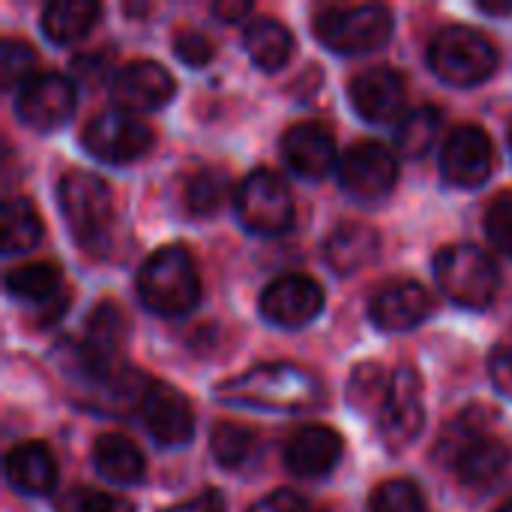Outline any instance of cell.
Here are the masks:
<instances>
[{
  "instance_id": "cell-1",
  "label": "cell",
  "mask_w": 512,
  "mask_h": 512,
  "mask_svg": "<svg viewBox=\"0 0 512 512\" xmlns=\"http://www.w3.org/2000/svg\"><path fill=\"white\" fill-rule=\"evenodd\" d=\"M222 402L264 408V411H309L324 402L321 384L300 366L270 363L228 381L216 393Z\"/></svg>"
},
{
  "instance_id": "cell-2",
  "label": "cell",
  "mask_w": 512,
  "mask_h": 512,
  "mask_svg": "<svg viewBox=\"0 0 512 512\" xmlns=\"http://www.w3.org/2000/svg\"><path fill=\"white\" fill-rule=\"evenodd\" d=\"M138 297L156 315H186L201 297V279L183 246L156 249L138 270Z\"/></svg>"
},
{
  "instance_id": "cell-3",
  "label": "cell",
  "mask_w": 512,
  "mask_h": 512,
  "mask_svg": "<svg viewBox=\"0 0 512 512\" xmlns=\"http://www.w3.org/2000/svg\"><path fill=\"white\" fill-rule=\"evenodd\" d=\"M57 201L78 246L99 252L108 243L114 225V201L108 183L90 171H69L57 183Z\"/></svg>"
},
{
  "instance_id": "cell-4",
  "label": "cell",
  "mask_w": 512,
  "mask_h": 512,
  "mask_svg": "<svg viewBox=\"0 0 512 512\" xmlns=\"http://www.w3.org/2000/svg\"><path fill=\"white\" fill-rule=\"evenodd\" d=\"M435 279L441 291L465 309H486L501 285L495 261L471 243L444 246L435 255Z\"/></svg>"
},
{
  "instance_id": "cell-5",
  "label": "cell",
  "mask_w": 512,
  "mask_h": 512,
  "mask_svg": "<svg viewBox=\"0 0 512 512\" xmlns=\"http://www.w3.org/2000/svg\"><path fill=\"white\" fill-rule=\"evenodd\" d=\"M318 39L339 54H369L393 33V12L381 3L324 6L315 15Z\"/></svg>"
},
{
  "instance_id": "cell-6",
  "label": "cell",
  "mask_w": 512,
  "mask_h": 512,
  "mask_svg": "<svg viewBox=\"0 0 512 512\" xmlns=\"http://www.w3.org/2000/svg\"><path fill=\"white\" fill-rule=\"evenodd\" d=\"M429 66L453 87H474L498 69L495 45L471 27H444L429 45Z\"/></svg>"
},
{
  "instance_id": "cell-7",
  "label": "cell",
  "mask_w": 512,
  "mask_h": 512,
  "mask_svg": "<svg viewBox=\"0 0 512 512\" xmlns=\"http://www.w3.org/2000/svg\"><path fill=\"white\" fill-rule=\"evenodd\" d=\"M234 201L243 225L255 234L276 237L294 225V195L288 183L270 168L246 174L234 192Z\"/></svg>"
},
{
  "instance_id": "cell-8",
  "label": "cell",
  "mask_w": 512,
  "mask_h": 512,
  "mask_svg": "<svg viewBox=\"0 0 512 512\" xmlns=\"http://www.w3.org/2000/svg\"><path fill=\"white\" fill-rule=\"evenodd\" d=\"M84 150L108 165H129L141 159L153 144V129L132 111L108 108L87 120L81 132Z\"/></svg>"
},
{
  "instance_id": "cell-9",
  "label": "cell",
  "mask_w": 512,
  "mask_h": 512,
  "mask_svg": "<svg viewBox=\"0 0 512 512\" xmlns=\"http://www.w3.org/2000/svg\"><path fill=\"white\" fill-rule=\"evenodd\" d=\"M423 381L417 375V369L411 366H396L393 369V381H390V393L375 417V426L381 432V441L387 450L399 453L405 450L420 432H423Z\"/></svg>"
},
{
  "instance_id": "cell-10",
  "label": "cell",
  "mask_w": 512,
  "mask_h": 512,
  "mask_svg": "<svg viewBox=\"0 0 512 512\" xmlns=\"http://www.w3.org/2000/svg\"><path fill=\"white\" fill-rule=\"evenodd\" d=\"M399 162L384 141H360L339 162V183L351 198L372 201L396 186Z\"/></svg>"
},
{
  "instance_id": "cell-11",
  "label": "cell",
  "mask_w": 512,
  "mask_h": 512,
  "mask_svg": "<svg viewBox=\"0 0 512 512\" xmlns=\"http://www.w3.org/2000/svg\"><path fill=\"white\" fill-rule=\"evenodd\" d=\"M75 111V87L60 72H39L15 93V114L24 126L48 132L63 126Z\"/></svg>"
},
{
  "instance_id": "cell-12",
  "label": "cell",
  "mask_w": 512,
  "mask_h": 512,
  "mask_svg": "<svg viewBox=\"0 0 512 512\" xmlns=\"http://www.w3.org/2000/svg\"><path fill=\"white\" fill-rule=\"evenodd\" d=\"M495 165L492 138L480 126H456L441 147V174L453 186L474 189L489 180Z\"/></svg>"
},
{
  "instance_id": "cell-13",
  "label": "cell",
  "mask_w": 512,
  "mask_h": 512,
  "mask_svg": "<svg viewBox=\"0 0 512 512\" xmlns=\"http://www.w3.org/2000/svg\"><path fill=\"white\" fill-rule=\"evenodd\" d=\"M174 78L156 60H132L111 78V96L123 111H156L174 99Z\"/></svg>"
},
{
  "instance_id": "cell-14",
  "label": "cell",
  "mask_w": 512,
  "mask_h": 512,
  "mask_svg": "<svg viewBox=\"0 0 512 512\" xmlns=\"http://www.w3.org/2000/svg\"><path fill=\"white\" fill-rule=\"evenodd\" d=\"M324 309V291L315 279L291 273L270 282L261 294V315L285 330L306 327Z\"/></svg>"
},
{
  "instance_id": "cell-15",
  "label": "cell",
  "mask_w": 512,
  "mask_h": 512,
  "mask_svg": "<svg viewBox=\"0 0 512 512\" xmlns=\"http://www.w3.org/2000/svg\"><path fill=\"white\" fill-rule=\"evenodd\" d=\"M354 111L369 123H393L405 117V81L390 66L360 72L348 87Z\"/></svg>"
},
{
  "instance_id": "cell-16",
  "label": "cell",
  "mask_w": 512,
  "mask_h": 512,
  "mask_svg": "<svg viewBox=\"0 0 512 512\" xmlns=\"http://www.w3.org/2000/svg\"><path fill=\"white\" fill-rule=\"evenodd\" d=\"M432 312L429 291L414 279H393L381 285L369 303V315L378 330L387 333H405L417 324H423Z\"/></svg>"
},
{
  "instance_id": "cell-17",
  "label": "cell",
  "mask_w": 512,
  "mask_h": 512,
  "mask_svg": "<svg viewBox=\"0 0 512 512\" xmlns=\"http://www.w3.org/2000/svg\"><path fill=\"white\" fill-rule=\"evenodd\" d=\"M141 420L147 426V432L168 447H180L186 441H192L195 432V414L189 399L171 387V384H150L147 399L141 405Z\"/></svg>"
},
{
  "instance_id": "cell-18",
  "label": "cell",
  "mask_w": 512,
  "mask_h": 512,
  "mask_svg": "<svg viewBox=\"0 0 512 512\" xmlns=\"http://www.w3.org/2000/svg\"><path fill=\"white\" fill-rule=\"evenodd\" d=\"M282 156L300 177H324L336 168V138L327 126L303 120L282 135Z\"/></svg>"
},
{
  "instance_id": "cell-19",
  "label": "cell",
  "mask_w": 512,
  "mask_h": 512,
  "mask_svg": "<svg viewBox=\"0 0 512 512\" xmlns=\"http://www.w3.org/2000/svg\"><path fill=\"white\" fill-rule=\"evenodd\" d=\"M342 459V438L330 426H303L285 444V465L303 480L327 477Z\"/></svg>"
},
{
  "instance_id": "cell-20",
  "label": "cell",
  "mask_w": 512,
  "mask_h": 512,
  "mask_svg": "<svg viewBox=\"0 0 512 512\" xmlns=\"http://www.w3.org/2000/svg\"><path fill=\"white\" fill-rule=\"evenodd\" d=\"M381 252V234L372 225L363 222H345L339 225L327 243H324V261L333 273H357L369 267Z\"/></svg>"
},
{
  "instance_id": "cell-21",
  "label": "cell",
  "mask_w": 512,
  "mask_h": 512,
  "mask_svg": "<svg viewBox=\"0 0 512 512\" xmlns=\"http://www.w3.org/2000/svg\"><path fill=\"white\" fill-rule=\"evenodd\" d=\"M6 477L24 495H48L57 486V462L39 441H24L6 456Z\"/></svg>"
},
{
  "instance_id": "cell-22",
  "label": "cell",
  "mask_w": 512,
  "mask_h": 512,
  "mask_svg": "<svg viewBox=\"0 0 512 512\" xmlns=\"http://www.w3.org/2000/svg\"><path fill=\"white\" fill-rule=\"evenodd\" d=\"M510 465V447L504 441H498L495 435L477 438L471 441L453 462V474L459 477V483L471 486V489H486L492 486Z\"/></svg>"
},
{
  "instance_id": "cell-23",
  "label": "cell",
  "mask_w": 512,
  "mask_h": 512,
  "mask_svg": "<svg viewBox=\"0 0 512 512\" xmlns=\"http://www.w3.org/2000/svg\"><path fill=\"white\" fill-rule=\"evenodd\" d=\"M93 468L108 483L132 486L144 477L147 462H144V453L138 450L135 441H129L126 435L108 432V435H99L93 444Z\"/></svg>"
},
{
  "instance_id": "cell-24",
  "label": "cell",
  "mask_w": 512,
  "mask_h": 512,
  "mask_svg": "<svg viewBox=\"0 0 512 512\" xmlns=\"http://www.w3.org/2000/svg\"><path fill=\"white\" fill-rule=\"evenodd\" d=\"M102 6L93 0H54L42 12V33L54 45H72L93 30Z\"/></svg>"
},
{
  "instance_id": "cell-25",
  "label": "cell",
  "mask_w": 512,
  "mask_h": 512,
  "mask_svg": "<svg viewBox=\"0 0 512 512\" xmlns=\"http://www.w3.org/2000/svg\"><path fill=\"white\" fill-rule=\"evenodd\" d=\"M243 42H246L252 63L264 72H279L291 60V48H294V36L276 18L249 21L243 30Z\"/></svg>"
},
{
  "instance_id": "cell-26",
  "label": "cell",
  "mask_w": 512,
  "mask_h": 512,
  "mask_svg": "<svg viewBox=\"0 0 512 512\" xmlns=\"http://www.w3.org/2000/svg\"><path fill=\"white\" fill-rule=\"evenodd\" d=\"M6 288L18 300H30V303H42L45 306V303H51L54 297L63 294V273L51 261L21 264V267L9 270Z\"/></svg>"
},
{
  "instance_id": "cell-27",
  "label": "cell",
  "mask_w": 512,
  "mask_h": 512,
  "mask_svg": "<svg viewBox=\"0 0 512 512\" xmlns=\"http://www.w3.org/2000/svg\"><path fill=\"white\" fill-rule=\"evenodd\" d=\"M228 192H231V180H228L225 171H219V168H201V171H195V174H189L183 180L180 201H183V210L189 216L204 219V216L216 213L225 204Z\"/></svg>"
},
{
  "instance_id": "cell-28",
  "label": "cell",
  "mask_w": 512,
  "mask_h": 512,
  "mask_svg": "<svg viewBox=\"0 0 512 512\" xmlns=\"http://www.w3.org/2000/svg\"><path fill=\"white\" fill-rule=\"evenodd\" d=\"M495 420H498V414L489 411L486 405H471L468 411H462V414L444 429V435H441V441H438V459L450 468V462H453L471 441L492 435Z\"/></svg>"
},
{
  "instance_id": "cell-29",
  "label": "cell",
  "mask_w": 512,
  "mask_h": 512,
  "mask_svg": "<svg viewBox=\"0 0 512 512\" xmlns=\"http://www.w3.org/2000/svg\"><path fill=\"white\" fill-rule=\"evenodd\" d=\"M42 237V219L27 198H6L3 204V255H24Z\"/></svg>"
},
{
  "instance_id": "cell-30",
  "label": "cell",
  "mask_w": 512,
  "mask_h": 512,
  "mask_svg": "<svg viewBox=\"0 0 512 512\" xmlns=\"http://www.w3.org/2000/svg\"><path fill=\"white\" fill-rule=\"evenodd\" d=\"M444 126V114L432 105H420L414 111H408L399 126H396V144L405 156H426L432 150V144L438 141Z\"/></svg>"
},
{
  "instance_id": "cell-31",
  "label": "cell",
  "mask_w": 512,
  "mask_h": 512,
  "mask_svg": "<svg viewBox=\"0 0 512 512\" xmlns=\"http://www.w3.org/2000/svg\"><path fill=\"white\" fill-rule=\"evenodd\" d=\"M390 381H393V372H387L381 363H363L360 369H354L351 375V384H348V402L366 414V417H378L387 393H390Z\"/></svg>"
},
{
  "instance_id": "cell-32",
  "label": "cell",
  "mask_w": 512,
  "mask_h": 512,
  "mask_svg": "<svg viewBox=\"0 0 512 512\" xmlns=\"http://www.w3.org/2000/svg\"><path fill=\"white\" fill-rule=\"evenodd\" d=\"M255 432L246 429V426H237V423H219L210 435V450H213V459L228 468V471H237L243 468L252 453H255Z\"/></svg>"
},
{
  "instance_id": "cell-33",
  "label": "cell",
  "mask_w": 512,
  "mask_h": 512,
  "mask_svg": "<svg viewBox=\"0 0 512 512\" xmlns=\"http://www.w3.org/2000/svg\"><path fill=\"white\" fill-rule=\"evenodd\" d=\"M36 51L21 39H3L0 42V78L3 87H24L30 78H36Z\"/></svg>"
},
{
  "instance_id": "cell-34",
  "label": "cell",
  "mask_w": 512,
  "mask_h": 512,
  "mask_svg": "<svg viewBox=\"0 0 512 512\" xmlns=\"http://www.w3.org/2000/svg\"><path fill=\"white\" fill-rule=\"evenodd\" d=\"M372 512H426V498L411 480H390L375 489Z\"/></svg>"
},
{
  "instance_id": "cell-35",
  "label": "cell",
  "mask_w": 512,
  "mask_h": 512,
  "mask_svg": "<svg viewBox=\"0 0 512 512\" xmlns=\"http://www.w3.org/2000/svg\"><path fill=\"white\" fill-rule=\"evenodd\" d=\"M57 512H135V507L117 495L96 489H72L57 501Z\"/></svg>"
},
{
  "instance_id": "cell-36",
  "label": "cell",
  "mask_w": 512,
  "mask_h": 512,
  "mask_svg": "<svg viewBox=\"0 0 512 512\" xmlns=\"http://www.w3.org/2000/svg\"><path fill=\"white\" fill-rule=\"evenodd\" d=\"M486 234L492 246L512 258V192H501L486 210Z\"/></svg>"
},
{
  "instance_id": "cell-37",
  "label": "cell",
  "mask_w": 512,
  "mask_h": 512,
  "mask_svg": "<svg viewBox=\"0 0 512 512\" xmlns=\"http://www.w3.org/2000/svg\"><path fill=\"white\" fill-rule=\"evenodd\" d=\"M213 42L201 30H177L174 33V54L186 66H207L213 60Z\"/></svg>"
},
{
  "instance_id": "cell-38",
  "label": "cell",
  "mask_w": 512,
  "mask_h": 512,
  "mask_svg": "<svg viewBox=\"0 0 512 512\" xmlns=\"http://www.w3.org/2000/svg\"><path fill=\"white\" fill-rule=\"evenodd\" d=\"M489 378L501 396L512 399V348H498L489 360Z\"/></svg>"
},
{
  "instance_id": "cell-39",
  "label": "cell",
  "mask_w": 512,
  "mask_h": 512,
  "mask_svg": "<svg viewBox=\"0 0 512 512\" xmlns=\"http://www.w3.org/2000/svg\"><path fill=\"white\" fill-rule=\"evenodd\" d=\"M108 60H111L108 51H102V54H81V57L72 60V72H75V78H81L84 84H99L102 75L108 72Z\"/></svg>"
},
{
  "instance_id": "cell-40",
  "label": "cell",
  "mask_w": 512,
  "mask_h": 512,
  "mask_svg": "<svg viewBox=\"0 0 512 512\" xmlns=\"http://www.w3.org/2000/svg\"><path fill=\"white\" fill-rule=\"evenodd\" d=\"M249 512H306V504L300 495L288 492V489H279V492H270L267 498L255 501Z\"/></svg>"
},
{
  "instance_id": "cell-41",
  "label": "cell",
  "mask_w": 512,
  "mask_h": 512,
  "mask_svg": "<svg viewBox=\"0 0 512 512\" xmlns=\"http://www.w3.org/2000/svg\"><path fill=\"white\" fill-rule=\"evenodd\" d=\"M210 12L222 21V24H237L240 18H246L252 12V3L249 0H216L210 6Z\"/></svg>"
},
{
  "instance_id": "cell-42",
  "label": "cell",
  "mask_w": 512,
  "mask_h": 512,
  "mask_svg": "<svg viewBox=\"0 0 512 512\" xmlns=\"http://www.w3.org/2000/svg\"><path fill=\"white\" fill-rule=\"evenodd\" d=\"M168 512H225V501H222L219 492H204V495H198V498H192L186 504H177L174 510Z\"/></svg>"
},
{
  "instance_id": "cell-43",
  "label": "cell",
  "mask_w": 512,
  "mask_h": 512,
  "mask_svg": "<svg viewBox=\"0 0 512 512\" xmlns=\"http://www.w3.org/2000/svg\"><path fill=\"white\" fill-rule=\"evenodd\" d=\"M486 15H510L512 0H480L477 3Z\"/></svg>"
},
{
  "instance_id": "cell-44",
  "label": "cell",
  "mask_w": 512,
  "mask_h": 512,
  "mask_svg": "<svg viewBox=\"0 0 512 512\" xmlns=\"http://www.w3.org/2000/svg\"><path fill=\"white\" fill-rule=\"evenodd\" d=\"M498 512H512V501H510V504H504V507H501Z\"/></svg>"
},
{
  "instance_id": "cell-45",
  "label": "cell",
  "mask_w": 512,
  "mask_h": 512,
  "mask_svg": "<svg viewBox=\"0 0 512 512\" xmlns=\"http://www.w3.org/2000/svg\"><path fill=\"white\" fill-rule=\"evenodd\" d=\"M510 141H512V126H510Z\"/></svg>"
}]
</instances>
